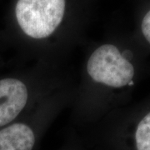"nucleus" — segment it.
I'll use <instances>...</instances> for the list:
<instances>
[{
    "instance_id": "obj_2",
    "label": "nucleus",
    "mask_w": 150,
    "mask_h": 150,
    "mask_svg": "<svg viewBox=\"0 0 150 150\" xmlns=\"http://www.w3.org/2000/svg\"><path fill=\"white\" fill-rule=\"evenodd\" d=\"M87 70L97 83L113 88L129 84L134 75V66L111 44H104L92 54Z\"/></svg>"
},
{
    "instance_id": "obj_3",
    "label": "nucleus",
    "mask_w": 150,
    "mask_h": 150,
    "mask_svg": "<svg viewBox=\"0 0 150 150\" xmlns=\"http://www.w3.org/2000/svg\"><path fill=\"white\" fill-rule=\"evenodd\" d=\"M26 84L16 78L0 79V128L14 121L28 103Z\"/></svg>"
},
{
    "instance_id": "obj_5",
    "label": "nucleus",
    "mask_w": 150,
    "mask_h": 150,
    "mask_svg": "<svg viewBox=\"0 0 150 150\" xmlns=\"http://www.w3.org/2000/svg\"><path fill=\"white\" fill-rule=\"evenodd\" d=\"M138 150H150V112L139 123L135 134Z\"/></svg>"
},
{
    "instance_id": "obj_4",
    "label": "nucleus",
    "mask_w": 150,
    "mask_h": 150,
    "mask_svg": "<svg viewBox=\"0 0 150 150\" xmlns=\"http://www.w3.org/2000/svg\"><path fill=\"white\" fill-rule=\"evenodd\" d=\"M34 144V133L26 123L17 122L0 129V150H32Z\"/></svg>"
},
{
    "instance_id": "obj_1",
    "label": "nucleus",
    "mask_w": 150,
    "mask_h": 150,
    "mask_svg": "<svg viewBox=\"0 0 150 150\" xmlns=\"http://www.w3.org/2000/svg\"><path fill=\"white\" fill-rule=\"evenodd\" d=\"M65 0H18L15 16L19 27L33 38L50 36L64 18Z\"/></svg>"
},
{
    "instance_id": "obj_6",
    "label": "nucleus",
    "mask_w": 150,
    "mask_h": 150,
    "mask_svg": "<svg viewBox=\"0 0 150 150\" xmlns=\"http://www.w3.org/2000/svg\"><path fill=\"white\" fill-rule=\"evenodd\" d=\"M142 32L147 39V41L150 43V10L146 13V15L142 22Z\"/></svg>"
}]
</instances>
